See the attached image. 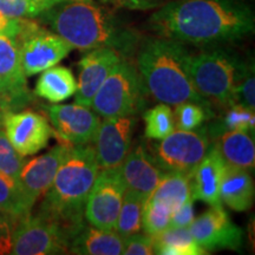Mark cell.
Returning <instances> with one entry per match:
<instances>
[{
	"mask_svg": "<svg viewBox=\"0 0 255 255\" xmlns=\"http://www.w3.org/2000/svg\"><path fill=\"white\" fill-rule=\"evenodd\" d=\"M220 200L235 212H246L253 206L254 183L250 170L226 164Z\"/></svg>",
	"mask_w": 255,
	"mask_h": 255,
	"instance_id": "21",
	"label": "cell"
},
{
	"mask_svg": "<svg viewBox=\"0 0 255 255\" xmlns=\"http://www.w3.org/2000/svg\"><path fill=\"white\" fill-rule=\"evenodd\" d=\"M13 221L9 216L0 212V254L9 253V241H11L12 226Z\"/></svg>",
	"mask_w": 255,
	"mask_h": 255,
	"instance_id": "39",
	"label": "cell"
},
{
	"mask_svg": "<svg viewBox=\"0 0 255 255\" xmlns=\"http://www.w3.org/2000/svg\"><path fill=\"white\" fill-rule=\"evenodd\" d=\"M154 239L155 254L161 255H202L208 254L194 240L187 227H168Z\"/></svg>",
	"mask_w": 255,
	"mask_h": 255,
	"instance_id": "24",
	"label": "cell"
},
{
	"mask_svg": "<svg viewBox=\"0 0 255 255\" xmlns=\"http://www.w3.org/2000/svg\"><path fill=\"white\" fill-rule=\"evenodd\" d=\"M194 201H195L194 197H190L180 208L175 210L173 214H171L170 227L189 228L193 220L195 219V215H194Z\"/></svg>",
	"mask_w": 255,
	"mask_h": 255,
	"instance_id": "37",
	"label": "cell"
},
{
	"mask_svg": "<svg viewBox=\"0 0 255 255\" xmlns=\"http://www.w3.org/2000/svg\"><path fill=\"white\" fill-rule=\"evenodd\" d=\"M136 127L137 120L133 115L107 117L101 121L94 138L100 169L120 167L131 149Z\"/></svg>",
	"mask_w": 255,
	"mask_h": 255,
	"instance_id": "13",
	"label": "cell"
},
{
	"mask_svg": "<svg viewBox=\"0 0 255 255\" xmlns=\"http://www.w3.org/2000/svg\"><path fill=\"white\" fill-rule=\"evenodd\" d=\"M235 104L244 105L248 109L254 110L255 108V78H254V62H250L239 79L237 92H235Z\"/></svg>",
	"mask_w": 255,
	"mask_h": 255,
	"instance_id": "34",
	"label": "cell"
},
{
	"mask_svg": "<svg viewBox=\"0 0 255 255\" xmlns=\"http://www.w3.org/2000/svg\"><path fill=\"white\" fill-rule=\"evenodd\" d=\"M215 138V146L226 164L247 170L254 169L255 145L254 137L251 132L233 130L220 133Z\"/></svg>",
	"mask_w": 255,
	"mask_h": 255,
	"instance_id": "22",
	"label": "cell"
},
{
	"mask_svg": "<svg viewBox=\"0 0 255 255\" xmlns=\"http://www.w3.org/2000/svg\"><path fill=\"white\" fill-rule=\"evenodd\" d=\"M65 0H0V11L12 18L32 19Z\"/></svg>",
	"mask_w": 255,
	"mask_h": 255,
	"instance_id": "30",
	"label": "cell"
},
{
	"mask_svg": "<svg viewBox=\"0 0 255 255\" xmlns=\"http://www.w3.org/2000/svg\"><path fill=\"white\" fill-rule=\"evenodd\" d=\"M250 62L222 46L207 47L190 56V75L201 96L221 107L235 104V92Z\"/></svg>",
	"mask_w": 255,
	"mask_h": 255,
	"instance_id": "5",
	"label": "cell"
},
{
	"mask_svg": "<svg viewBox=\"0 0 255 255\" xmlns=\"http://www.w3.org/2000/svg\"><path fill=\"white\" fill-rule=\"evenodd\" d=\"M190 197H193L190 176L180 173H165L148 200L163 203L174 213Z\"/></svg>",
	"mask_w": 255,
	"mask_h": 255,
	"instance_id": "25",
	"label": "cell"
},
{
	"mask_svg": "<svg viewBox=\"0 0 255 255\" xmlns=\"http://www.w3.org/2000/svg\"><path fill=\"white\" fill-rule=\"evenodd\" d=\"M124 239L116 231L83 225L69 242V253L78 255H121Z\"/></svg>",
	"mask_w": 255,
	"mask_h": 255,
	"instance_id": "20",
	"label": "cell"
},
{
	"mask_svg": "<svg viewBox=\"0 0 255 255\" xmlns=\"http://www.w3.org/2000/svg\"><path fill=\"white\" fill-rule=\"evenodd\" d=\"M1 126L13 148L25 157L43 150L53 135L49 121L43 115L30 110L7 113Z\"/></svg>",
	"mask_w": 255,
	"mask_h": 255,
	"instance_id": "14",
	"label": "cell"
},
{
	"mask_svg": "<svg viewBox=\"0 0 255 255\" xmlns=\"http://www.w3.org/2000/svg\"><path fill=\"white\" fill-rule=\"evenodd\" d=\"M102 4L132 11H148L161 5L162 0H97Z\"/></svg>",
	"mask_w": 255,
	"mask_h": 255,
	"instance_id": "36",
	"label": "cell"
},
{
	"mask_svg": "<svg viewBox=\"0 0 255 255\" xmlns=\"http://www.w3.org/2000/svg\"><path fill=\"white\" fill-rule=\"evenodd\" d=\"M70 148L71 145L60 143L46 154L26 161L21 168L18 182L31 207H33L37 200L43 196L52 184L57 170L68 155Z\"/></svg>",
	"mask_w": 255,
	"mask_h": 255,
	"instance_id": "15",
	"label": "cell"
},
{
	"mask_svg": "<svg viewBox=\"0 0 255 255\" xmlns=\"http://www.w3.org/2000/svg\"><path fill=\"white\" fill-rule=\"evenodd\" d=\"M23 18H12L0 11V34L15 39L21 30Z\"/></svg>",
	"mask_w": 255,
	"mask_h": 255,
	"instance_id": "38",
	"label": "cell"
},
{
	"mask_svg": "<svg viewBox=\"0 0 255 255\" xmlns=\"http://www.w3.org/2000/svg\"><path fill=\"white\" fill-rule=\"evenodd\" d=\"M175 107V126L181 130H195L206 120L214 117L212 109L193 102H184Z\"/></svg>",
	"mask_w": 255,
	"mask_h": 255,
	"instance_id": "32",
	"label": "cell"
},
{
	"mask_svg": "<svg viewBox=\"0 0 255 255\" xmlns=\"http://www.w3.org/2000/svg\"><path fill=\"white\" fill-rule=\"evenodd\" d=\"M40 20L73 49L110 47L130 58L141 37L97 0H65L39 15Z\"/></svg>",
	"mask_w": 255,
	"mask_h": 255,
	"instance_id": "2",
	"label": "cell"
},
{
	"mask_svg": "<svg viewBox=\"0 0 255 255\" xmlns=\"http://www.w3.org/2000/svg\"><path fill=\"white\" fill-rule=\"evenodd\" d=\"M0 126H1V124H0Z\"/></svg>",
	"mask_w": 255,
	"mask_h": 255,
	"instance_id": "41",
	"label": "cell"
},
{
	"mask_svg": "<svg viewBox=\"0 0 255 255\" xmlns=\"http://www.w3.org/2000/svg\"><path fill=\"white\" fill-rule=\"evenodd\" d=\"M124 56L110 47L89 50L79 60V78L75 103L90 107L96 92Z\"/></svg>",
	"mask_w": 255,
	"mask_h": 255,
	"instance_id": "17",
	"label": "cell"
},
{
	"mask_svg": "<svg viewBox=\"0 0 255 255\" xmlns=\"http://www.w3.org/2000/svg\"><path fill=\"white\" fill-rule=\"evenodd\" d=\"M119 168L126 190L141 197L144 202L165 174L141 143L133 148L131 146Z\"/></svg>",
	"mask_w": 255,
	"mask_h": 255,
	"instance_id": "16",
	"label": "cell"
},
{
	"mask_svg": "<svg viewBox=\"0 0 255 255\" xmlns=\"http://www.w3.org/2000/svg\"><path fill=\"white\" fill-rule=\"evenodd\" d=\"M0 88L25 105L32 100L17 41L4 34H0Z\"/></svg>",
	"mask_w": 255,
	"mask_h": 255,
	"instance_id": "19",
	"label": "cell"
},
{
	"mask_svg": "<svg viewBox=\"0 0 255 255\" xmlns=\"http://www.w3.org/2000/svg\"><path fill=\"white\" fill-rule=\"evenodd\" d=\"M146 89L138 70L123 57L96 92L90 108L100 117L136 116L145 105Z\"/></svg>",
	"mask_w": 255,
	"mask_h": 255,
	"instance_id": "6",
	"label": "cell"
},
{
	"mask_svg": "<svg viewBox=\"0 0 255 255\" xmlns=\"http://www.w3.org/2000/svg\"><path fill=\"white\" fill-rule=\"evenodd\" d=\"M171 214L173 210L168 206L156 201L146 200L143 207L142 229L145 234L155 237L170 227Z\"/></svg>",
	"mask_w": 255,
	"mask_h": 255,
	"instance_id": "31",
	"label": "cell"
},
{
	"mask_svg": "<svg viewBox=\"0 0 255 255\" xmlns=\"http://www.w3.org/2000/svg\"><path fill=\"white\" fill-rule=\"evenodd\" d=\"M148 27L158 37L207 49L253 34L255 17L245 0H170L150 15Z\"/></svg>",
	"mask_w": 255,
	"mask_h": 255,
	"instance_id": "1",
	"label": "cell"
},
{
	"mask_svg": "<svg viewBox=\"0 0 255 255\" xmlns=\"http://www.w3.org/2000/svg\"><path fill=\"white\" fill-rule=\"evenodd\" d=\"M24 107L25 104L23 102L14 98L13 96L7 94V92L0 88V124L2 123V119H4L6 114L21 109Z\"/></svg>",
	"mask_w": 255,
	"mask_h": 255,
	"instance_id": "40",
	"label": "cell"
},
{
	"mask_svg": "<svg viewBox=\"0 0 255 255\" xmlns=\"http://www.w3.org/2000/svg\"><path fill=\"white\" fill-rule=\"evenodd\" d=\"M70 233L39 214L20 218L12 228L9 253L13 255H55L69 253Z\"/></svg>",
	"mask_w": 255,
	"mask_h": 255,
	"instance_id": "8",
	"label": "cell"
},
{
	"mask_svg": "<svg viewBox=\"0 0 255 255\" xmlns=\"http://www.w3.org/2000/svg\"><path fill=\"white\" fill-rule=\"evenodd\" d=\"M137 70L146 92L169 105L193 102L212 109L199 94L190 75V56L184 44L164 37L141 39L137 47Z\"/></svg>",
	"mask_w": 255,
	"mask_h": 255,
	"instance_id": "3",
	"label": "cell"
},
{
	"mask_svg": "<svg viewBox=\"0 0 255 255\" xmlns=\"http://www.w3.org/2000/svg\"><path fill=\"white\" fill-rule=\"evenodd\" d=\"M14 40L19 46L21 66L26 77L57 65L73 50L68 41L55 32L41 27L30 19H24Z\"/></svg>",
	"mask_w": 255,
	"mask_h": 255,
	"instance_id": "9",
	"label": "cell"
},
{
	"mask_svg": "<svg viewBox=\"0 0 255 255\" xmlns=\"http://www.w3.org/2000/svg\"><path fill=\"white\" fill-rule=\"evenodd\" d=\"M77 91V81L71 70L65 66H52L44 70L36 83L37 96L51 103L69 100Z\"/></svg>",
	"mask_w": 255,
	"mask_h": 255,
	"instance_id": "23",
	"label": "cell"
},
{
	"mask_svg": "<svg viewBox=\"0 0 255 255\" xmlns=\"http://www.w3.org/2000/svg\"><path fill=\"white\" fill-rule=\"evenodd\" d=\"M226 162L215 145L209 146L208 151L200 162L191 176V194L194 200L207 205L220 206V187H221Z\"/></svg>",
	"mask_w": 255,
	"mask_h": 255,
	"instance_id": "18",
	"label": "cell"
},
{
	"mask_svg": "<svg viewBox=\"0 0 255 255\" xmlns=\"http://www.w3.org/2000/svg\"><path fill=\"white\" fill-rule=\"evenodd\" d=\"M126 186L120 168L100 169L84 207L89 225L105 231H115Z\"/></svg>",
	"mask_w": 255,
	"mask_h": 255,
	"instance_id": "10",
	"label": "cell"
},
{
	"mask_svg": "<svg viewBox=\"0 0 255 255\" xmlns=\"http://www.w3.org/2000/svg\"><path fill=\"white\" fill-rule=\"evenodd\" d=\"M144 201L126 190L116 222V231L123 239L139 233L142 229V214Z\"/></svg>",
	"mask_w": 255,
	"mask_h": 255,
	"instance_id": "27",
	"label": "cell"
},
{
	"mask_svg": "<svg viewBox=\"0 0 255 255\" xmlns=\"http://www.w3.org/2000/svg\"><path fill=\"white\" fill-rule=\"evenodd\" d=\"M143 120L145 123V137L154 141L164 138L176 129L174 111L170 105L165 103H161L146 110L143 114Z\"/></svg>",
	"mask_w": 255,
	"mask_h": 255,
	"instance_id": "28",
	"label": "cell"
},
{
	"mask_svg": "<svg viewBox=\"0 0 255 255\" xmlns=\"http://www.w3.org/2000/svg\"><path fill=\"white\" fill-rule=\"evenodd\" d=\"M98 171L94 146H71L44 194L38 214L58 223L72 238L84 225L85 202Z\"/></svg>",
	"mask_w": 255,
	"mask_h": 255,
	"instance_id": "4",
	"label": "cell"
},
{
	"mask_svg": "<svg viewBox=\"0 0 255 255\" xmlns=\"http://www.w3.org/2000/svg\"><path fill=\"white\" fill-rule=\"evenodd\" d=\"M25 163H26L25 156L15 150L8 141L2 126H0V173L18 180L21 168Z\"/></svg>",
	"mask_w": 255,
	"mask_h": 255,
	"instance_id": "33",
	"label": "cell"
},
{
	"mask_svg": "<svg viewBox=\"0 0 255 255\" xmlns=\"http://www.w3.org/2000/svg\"><path fill=\"white\" fill-rule=\"evenodd\" d=\"M189 231L194 240L207 253L223 250L240 251L244 246V231L232 221L222 205L212 206L194 219Z\"/></svg>",
	"mask_w": 255,
	"mask_h": 255,
	"instance_id": "11",
	"label": "cell"
},
{
	"mask_svg": "<svg viewBox=\"0 0 255 255\" xmlns=\"http://www.w3.org/2000/svg\"><path fill=\"white\" fill-rule=\"evenodd\" d=\"M223 114L222 119L210 127V135L213 137L219 136L225 131L241 130V131L254 132L255 117L254 110L248 109L240 104H232Z\"/></svg>",
	"mask_w": 255,
	"mask_h": 255,
	"instance_id": "29",
	"label": "cell"
},
{
	"mask_svg": "<svg viewBox=\"0 0 255 255\" xmlns=\"http://www.w3.org/2000/svg\"><path fill=\"white\" fill-rule=\"evenodd\" d=\"M209 146L207 129H175L164 138L152 142L148 151L165 173H180L191 177Z\"/></svg>",
	"mask_w": 255,
	"mask_h": 255,
	"instance_id": "7",
	"label": "cell"
},
{
	"mask_svg": "<svg viewBox=\"0 0 255 255\" xmlns=\"http://www.w3.org/2000/svg\"><path fill=\"white\" fill-rule=\"evenodd\" d=\"M124 255H152L155 254L154 239L148 234L130 235L124 239Z\"/></svg>",
	"mask_w": 255,
	"mask_h": 255,
	"instance_id": "35",
	"label": "cell"
},
{
	"mask_svg": "<svg viewBox=\"0 0 255 255\" xmlns=\"http://www.w3.org/2000/svg\"><path fill=\"white\" fill-rule=\"evenodd\" d=\"M45 109L52 124L53 135L62 143L76 146L94 142L101 119L90 107L75 103L49 105Z\"/></svg>",
	"mask_w": 255,
	"mask_h": 255,
	"instance_id": "12",
	"label": "cell"
},
{
	"mask_svg": "<svg viewBox=\"0 0 255 255\" xmlns=\"http://www.w3.org/2000/svg\"><path fill=\"white\" fill-rule=\"evenodd\" d=\"M31 209L32 207L28 205L18 180L0 173V212L13 221H18L30 214Z\"/></svg>",
	"mask_w": 255,
	"mask_h": 255,
	"instance_id": "26",
	"label": "cell"
}]
</instances>
